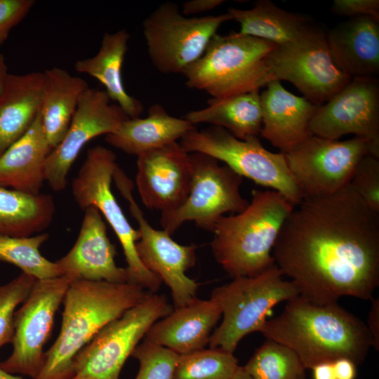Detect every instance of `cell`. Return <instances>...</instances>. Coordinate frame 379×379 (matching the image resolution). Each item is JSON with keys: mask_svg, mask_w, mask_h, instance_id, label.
<instances>
[{"mask_svg": "<svg viewBox=\"0 0 379 379\" xmlns=\"http://www.w3.org/2000/svg\"><path fill=\"white\" fill-rule=\"evenodd\" d=\"M272 257L312 303L371 300L379 286V212L349 184L328 196L305 198L285 220Z\"/></svg>", "mask_w": 379, "mask_h": 379, "instance_id": "1", "label": "cell"}, {"mask_svg": "<svg viewBox=\"0 0 379 379\" xmlns=\"http://www.w3.org/2000/svg\"><path fill=\"white\" fill-rule=\"evenodd\" d=\"M260 333L293 350L306 369L347 358L356 365L366 358L373 340L367 326L338 302L316 305L300 295L286 302Z\"/></svg>", "mask_w": 379, "mask_h": 379, "instance_id": "2", "label": "cell"}, {"mask_svg": "<svg viewBox=\"0 0 379 379\" xmlns=\"http://www.w3.org/2000/svg\"><path fill=\"white\" fill-rule=\"evenodd\" d=\"M131 283L71 281L63 299L60 331L45 352L36 379H69L79 352L107 324L149 293Z\"/></svg>", "mask_w": 379, "mask_h": 379, "instance_id": "3", "label": "cell"}, {"mask_svg": "<svg viewBox=\"0 0 379 379\" xmlns=\"http://www.w3.org/2000/svg\"><path fill=\"white\" fill-rule=\"evenodd\" d=\"M294 206L277 191L253 190L244 211L217 222L211 244L217 262L232 279L256 276L272 266L274 245Z\"/></svg>", "mask_w": 379, "mask_h": 379, "instance_id": "4", "label": "cell"}, {"mask_svg": "<svg viewBox=\"0 0 379 379\" xmlns=\"http://www.w3.org/2000/svg\"><path fill=\"white\" fill-rule=\"evenodd\" d=\"M276 46L239 32L216 34L203 55L182 72L185 84L212 98L259 91L267 84L265 60Z\"/></svg>", "mask_w": 379, "mask_h": 379, "instance_id": "5", "label": "cell"}, {"mask_svg": "<svg viewBox=\"0 0 379 379\" xmlns=\"http://www.w3.org/2000/svg\"><path fill=\"white\" fill-rule=\"evenodd\" d=\"M298 296L295 284L284 279L275 263L256 276L234 278L215 288L210 299L220 308L222 319L211 334L209 347L234 353L246 335L260 332L276 305Z\"/></svg>", "mask_w": 379, "mask_h": 379, "instance_id": "6", "label": "cell"}, {"mask_svg": "<svg viewBox=\"0 0 379 379\" xmlns=\"http://www.w3.org/2000/svg\"><path fill=\"white\" fill-rule=\"evenodd\" d=\"M117 166L116 155L112 150L102 145L90 148L72 181V195L81 208L96 207L110 225L123 248L128 283L155 293L162 281L140 260L136 250L139 231L131 225L112 191L113 174Z\"/></svg>", "mask_w": 379, "mask_h": 379, "instance_id": "7", "label": "cell"}, {"mask_svg": "<svg viewBox=\"0 0 379 379\" xmlns=\"http://www.w3.org/2000/svg\"><path fill=\"white\" fill-rule=\"evenodd\" d=\"M180 144L188 153L211 157L242 178L278 192L294 206L302 200L284 154L267 150L258 137L241 140L220 127L201 130L194 127L180 139Z\"/></svg>", "mask_w": 379, "mask_h": 379, "instance_id": "8", "label": "cell"}, {"mask_svg": "<svg viewBox=\"0 0 379 379\" xmlns=\"http://www.w3.org/2000/svg\"><path fill=\"white\" fill-rule=\"evenodd\" d=\"M173 310L164 295L149 293L79 352L69 379H119L126 361L149 328Z\"/></svg>", "mask_w": 379, "mask_h": 379, "instance_id": "9", "label": "cell"}, {"mask_svg": "<svg viewBox=\"0 0 379 379\" xmlns=\"http://www.w3.org/2000/svg\"><path fill=\"white\" fill-rule=\"evenodd\" d=\"M227 13L190 17L170 1L161 4L142 22V32L152 65L163 74H182L205 51Z\"/></svg>", "mask_w": 379, "mask_h": 379, "instance_id": "10", "label": "cell"}, {"mask_svg": "<svg viewBox=\"0 0 379 379\" xmlns=\"http://www.w3.org/2000/svg\"><path fill=\"white\" fill-rule=\"evenodd\" d=\"M267 84L285 80L320 106L352 79L335 60L326 34L313 27L291 44L277 46L265 60Z\"/></svg>", "mask_w": 379, "mask_h": 379, "instance_id": "11", "label": "cell"}, {"mask_svg": "<svg viewBox=\"0 0 379 379\" xmlns=\"http://www.w3.org/2000/svg\"><path fill=\"white\" fill-rule=\"evenodd\" d=\"M192 168L190 193L178 208L161 214L162 230L170 235L187 221L213 232L228 213H238L249 204L241 194L243 178L226 165L201 153H190Z\"/></svg>", "mask_w": 379, "mask_h": 379, "instance_id": "12", "label": "cell"}, {"mask_svg": "<svg viewBox=\"0 0 379 379\" xmlns=\"http://www.w3.org/2000/svg\"><path fill=\"white\" fill-rule=\"evenodd\" d=\"M368 150L364 138L340 141L312 135L283 154L303 199L328 196L347 185Z\"/></svg>", "mask_w": 379, "mask_h": 379, "instance_id": "13", "label": "cell"}, {"mask_svg": "<svg viewBox=\"0 0 379 379\" xmlns=\"http://www.w3.org/2000/svg\"><path fill=\"white\" fill-rule=\"evenodd\" d=\"M69 283L65 276L35 281L28 296L15 312L13 350L0 362L2 369L36 379L44 364V347Z\"/></svg>", "mask_w": 379, "mask_h": 379, "instance_id": "14", "label": "cell"}, {"mask_svg": "<svg viewBox=\"0 0 379 379\" xmlns=\"http://www.w3.org/2000/svg\"><path fill=\"white\" fill-rule=\"evenodd\" d=\"M113 180L128 201L131 215L138 225V255L145 267L157 275L170 288L175 308L195 299L199 284L186 275L196 262V246L181 245L164 230L154 228L145 219L132 194L133 183L118 166Z\"/></svg>", "mask_w": 379, "mask_h": 379, "instance_id": "15", "label": "cell"}, {"mask_svg": "<svg viewBox=\"0 0 379 379\" xmlns=\"http://www.w3.org/2000/svg\"><path fill=\"white\" fill-rule=\"evenodd\" d=\"M312 135L338 140L347 134L366 139L368 154L379 159V81L353 77L318 107L310 124Z\"/></svg>", "mask_w": 379, "mask_h": 379, "instance_id": "16", "label": "cell"}, {"mask_svg": "<svg viewBox=\"0 0 379 379\" xmlns=\"http://www.w3.org/2000/svg\"><path fill=\"white\" fill-rule=\"evenodd\" d=\"M110 100L105 91L90 87L81 96L64 138L46 159L45 181L53 191L65 189L68 173L88 142L115 132L129 119Z\"/></svg>", "mask_w": 379, "mask_h": 379, "instance_id": "17", "label": "cell"}, {"mask_svg": "<svg viewBox=\"0 0 379 379\" xmlns=\"http://www.w3.org/2000/svg\"><path fill=\"white\" fill-rule=\"evenodd\" d=\"M192 176L190 153L178 142L138 156L135 183L142 204L161 213L186 200Z\"/></svg>", "mask_w": 379, "mask_h": 379, "instance_id": "18", "label": "cell"}, {"mask_svg": "<svg viewBox=\"0 0 379 379\" xmlns=\"http://www.w3.org/2000/svg\"><path fill=\"white\" fill-rule=\"evenodd\" d=\"M84 211L76 242L65 255L55 262L62 276L70 282L128 283L126 268L116 264V248L107 237L102 214L95 206H89Z\"/></svg>", "mask_w": 379, "mask_h": 379, "instance_id": "19", "label": "cell"}, {"mask_svg": "<svg viewBox=\"0 0 379 379\" xmlns=\"http://www.w3.org/2000/svg\"><path fill=\"white\" fill-rule=\"evenodd\" d=\"M266 86L260 94V135L285 153L312 135L310 124L319 106L288 91L279 81Z\"/></svg>", "mask_w": 379, "mask_h": 379, "instance_id": "20", "label": "cell"}, {"mask_svg": "<svg viewBox=\"0 0 379 379\" xmlns=\"http://www.w3.org/2000/svg\"><path fill=\"white\" fill-rule=\"evenodd\" d=\"M221 317L214 301L196 298L156 321L145 339L178 355L189 354L205 348Z\"/></svg>", "mask_w": 379, "mask_h": 379, "instance_id": "21", "label": "cell"}, {"mask_svg": "<svg viewBox=\"0 0 379 379\" xmlns=\"http://www.w3.org/2000/svg\"><path fill=\"white\" fill-rule=\"evenodd\" d=\"M52 151L39 112L27 131L0 156V187L38 195Z\"/></svg>", "mask_w": 379, "mask_h": 379, "instance_id": "22", "label": "cell"}, {"mask_svg": "<svg viewBox=\"0 0 379 379\" xmlns=\"http://www.w3.org/2000/svg\"><path fill=\"white\" fill-rule=\"evenodd\" d=\"M338 65L352 78L379 72V20L358 16L336 25L326 34Z\"/></svg>", "mask_w": 379, "mask_h": 379, "instance_id": "23", "label": "cell"}, {"mask_svg": "<svg viewBox=\"0 0 379 379\" xmlns=\"http://www.w3.org/2000/svg\"><path fill=\"white\" fill-rule=\"evenodd\" d=\"M44 72L8 74L0 93V156L29 128L40 112Z\"/></svg>", "mask_w": 379, "mask_h": 379, "instance_id": "24", "label": "cell"}, {"mask_svg": "<svg viewBox=\"0 0 379 379\" xmlns=\"http://www.w3.org/2000/svg\"><path fill=\"white\" fill-rule=\"evenodd\" d=\"M194 127L183 117H173L163 106L154 104L146 117L126 119L117 131L105 135V141L138 157L177 142Z\"/></svg>", "mask_w": 379, "mask_h": 379, "instance_id": "25", "label": "cell"}, {"mask_svg": "<svg viewBox=\"0 0 379 379\" xmlns=\"http://www.w3.org/2000/svg\"><path fill=\"white\" fill-rule=\"evenodd\" d=\"M130 35L126 29L105 33L98 52L93 57L77 60L75 70L98 80L109 99L117 103L130 119L140 117L142 102L129 95L124 88L122 66L128 50Z\"/></svg>", "mask_w": 379, "mask_h": 379, "instance_id": "26", "label": "cell"}, {"mask_svg": "<svg viewBox=\"0 0 379 379\" xmlns=\"http://www.w3.org/2000/svg\"><path fill=\"white\" fill-rule=\"evenodd\" d=\"M44 77L40 113L53 150L64 138L80 99L89 86L84 79L59 67L46 69Z\"/></svg>", "mask_w": 379, "mask_h": 379, "instance_id": "27", "label": "cell"}, {"mask_svg": "<svg viewBox=\"0 0 379 379\" xmlns=\"http://www.w3.org/2000/svg\"><path fill=\"white\" fill-rule=\"evenodd\" d=\"M240 25V34L284 46L294 42L314 27L308 17L285 11L270 0H258L250 9L229 8Z\"/></svg>", "mask_w": 379, "mask_h": 379, "instance_id": "28", "label": "cell"}, {"mask_svg": "<svg viewBox=\"0 0 379 379\" xmlns=\"http://www.w3.org/2000/svg\"><path fill=\"white\" fill-rule=\"evenodd\" d=\"M184 119L192 124H210L222 128L236 138L258 137L262 127L259 91L208 100L207 107L187 113Z\"/></svg>", "mask_w": 379, "mask_h": 379, "instance_id": "29", "label": "cell"}, {"mask_svg": "<svg viewBox=\"0 0 379 379\" xmlns=\"http://www.w3.org/2000/svg\"><path fill=\"white\" fill-rule=\"evenodd\" d=\"M54 213L51 195H32L0 187V235H35L50 225Z\"/></svg>", "mask_w": 379, "mask_h": 379, "instance_id": "30", "label": "cell"}, {"mask_svg": "<svg viewBox=\"0 0 379 379\" xmlns=\"http://www.w3.org/2000/svg\"><path fill=\"white\" fill-rule=\"evenodd\" d=\"M48 238L46 233L29 237L0 235V261L15 265L36 279L60 277L55 262L47 260L39 251Z\"/></svg>", "mask_w": 379, "mask_h": 379, "instance_id": "31", "label": "cell"}, {"mask_svg": "<svg viewBox=\"0 0 379 379\" xmlns=\"http://www.w3.org/2000/svg\"><path fill=\"white\" fill-rule=\"evenodd\" d=\"M253 379H306L298 354L288 347L267 339L243 366Z\"/></svg>", "mask_w": 379, "mask_h": 379, "instance_id": "32", "label": "cell"}, {"mask_svg": "<svg viewBox=\"0 0 379 379\" xmlns=\"http://www.w3.org/2000/svg\"><path fill=\"white\" fill-rule=\"evenodd\" d=\"M239 366L233 353L204 348L179 355L173 379H232Z\"/></svg>", "mask_w": 379, "mask_h": 379, "instance_id": "33", "label": "cell"}, {"mask_svg": "<svg viewBox=\"0 0 379 379\" xmlns=\"http://www.w3.org/2000/svg\"><path fill=\"white\" fill-rule=\"evenodd\" d=\"M36 280L21 272L10 282L0 286V348L12 342L16 308L27 298Z\"/></svg>", "mask_w": 379, "mask_h": 379, "instance_id": "34", "label": "cell"}, {"mask_svg": "<svg viewBox=\"0 0 379 379\" xmlns=\"http://www.w3.org/2000/svg\"><path fill=\"white\" fill-rule=\"evenodd\" d=\"M131 356L140 364L135 379H173L179 355L145 339Z\"/></svg>", "mask_w": 379, "mask_h": 379, "instance_id": "35", "label": "cell"}, {"mask_svg": "<svg viewBox=\"0 0 379 379\" xmlns=\"http://www.w3.org/2000/svg\"><path fill=\"white\" fill-rule=\"evenodd\" d=\"M350 187L373 211L379 212V159L367 154L356 166Z\"/></svg>", "mask_w": 379, "mask_h": 379, "instance_id": "36", "label": "cell"}, {"mask_svg": "<svg viewBox=\"0 0 379 379\" xmlns=\"http://www.w3.org/2000/svg\"><path fill=\"white\" fill-rule=\"evenodd\" d=\"M33 0H0V46L8 39L11 29L27 15Z\"/></svg>", "mask_w": 379, "mask_h": 379, "instance_id": "37", "label": "cell"}, {"mask_svg": "<svg viewBox=\"0 0 379 379\" xmlns=\"http://www.w3.org/2000/svg\"><path fill=\"white\" fill-rule=\"evenodd\" d=\"M331 11L339 16L351 18L367 15L379 20L378 0H335Z\"/></svg>", "mask_w": 379, "mask_h": 379, "instance_id": "38", "label": "cell"}, {"mask_svg": "<svg viewBox=\"0 0 379 379\" xmlns=\"http://www.w3.org/2000/svg\"><path fill=\"white\" fill-rule=\"evenodd\" d=\"M225 2L224 0H191L182 4V13L185 16L208 12Z\"/></svg>", "mask_w": 379, "mask_h": 379, "instance_id": "39", "label": "cell"}, {"mask_svg": "<svg viewBox=\"0 0 379 379\" xmlns=\"http://www.w3.org/2000/svg\"><path fill=\"white\" fill-rule=\"evenodd\" d=\"M366 325L373 340V347L379 349V298H372Z\"/></svg>", "mask_w": 379, "mask_h": 379, "instance_id": "40", "label": "cell"}, {"mask_svg": "<svg viewBox=\"0 0 379 379\" xmlns=\"http://www.w3.org/2000/svg\"><path fill=\"white\" fill-rule=\"evenodd\" d=\"M336 379H355L356 364L349 359L340 358L333 361Z\"/></svg>", "mask_w": 379, "mask_h": 379, "instance_id": "41", "label": "cell"}, {"mask_svg": "<svg viewBox=\"0 0 379 379\" xmlns=\"http://www.w3.org/2000/svg\"><path fill=\"white\" fill-rule=\"evenodd\" d=\"M313 379H336L333 362L318 364L312 368Z\"/></svg>", "mask_w": 379, "mask_h": 379, "instance_id": "42", "label": "cell"}, {"mask_svg": "<svg viewBox=\"0 0 379 379\" xmlns=\"http://www.w3.org/2000/svg\"><path fill=\"white\" fill-rule=\"evenodd\" d=\"M8 67L4 55L0 53V93L8 75Z\"/></svg>", "mask_w": 379, "mask_h": 379, "instance_id": "43", "label": "cell"}, {"mask_svg": "<svg viewBox=\"0 0 379 379\" xmlns=\"http://www.w3.org/2000/svg\"><path fill=\"white\" fill-rule=\"evenodd\" d=\"M232 379H253L246 371L244 366H239Z\"/></svg>", "mask_w": 379, "mask_h": 379, "instance_id": "44", "label": "cell"}, {"mask_svg": "<svg viewBox=\"0 0 379 379\" xmlns=\"http://www.w3.org/2000/svg\"><path fill=\"white\" fill-rule=\"evenodd\" d=\"M0 379H24L22 377L10 373L0 367Z\"/></svg>", "mask_w": 379, "mask_h": 379, "instance_id": "45", "label": "cell"}]
</instances>
